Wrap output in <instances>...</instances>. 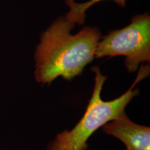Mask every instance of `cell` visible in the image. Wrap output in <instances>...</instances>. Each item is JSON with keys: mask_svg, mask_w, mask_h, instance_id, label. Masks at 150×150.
I'll use <instances>...</instances> for the list:
<instances>
[{"mask_svg": "<svg viewBox=\"0 0 150 150\" xmlns=\"http://www.w3.org/2000/svg\"><path fill=\"white\" fill-rule=\"evenodd\" d=\"M102 129L104 134L122 142L125 150H150V127L135 123L126 113Z\"/></svg>", "mask_w": 150, "mask_h": 150, "instance_id": "4", "label": "cell"}, {"mask_svg": "<svg viewBox=\"0 0 150 150\" xmlns=\"http://www.w3.org/2000/svg\"><path fill=\"white\" fill-rule=\"evenodd\" d=\"M75 25L61 16L41 34L34 54V76L38 83L50 84L59 76L72 80L95 58L102 38L99 29L86 27L72 34Z\"/></svg>", "mask_w": 150, "mask_h": 150, "instance_id": "1", "label": "cell"}, {"mask_svg": "<svg viewBox=\"0 0 150 150\" xmlns=\"http://www.w3.org/2000/svg\"><path fill=\"white\" fill-rule=\"evenodd\" d=\"M125 57V65L134 73L140 65L150 61V16L148 13L136 15L122 29L112 31L101 38L95 58Z\"/></svg>", "mask_w": 150, "mask_h": 150, "instance_id": "3", "label": "cell"}, {"mask_svg": "<svg viewBox=\"0 0 150 150\" xmlns=\"http://www.w3.org/2000/svg\"><path fill=\"white\" fill-rule=\"evenodd\" d=\"M95 74L93 91L83 115L71 130L56 135L46 150H87L88 140L94 133L106 124L125 115L127 105L140 93L137 84L149 75V64L141 65L132 85L122 95L110 101L101 97L103 86L107 79L99 67L92 68Z\"/></svg>", "mask_w": 150, "mask_h": 150, "instance_id": "2", "label": "cell"}, {"mask_svg": "<svg viewBox=\"0 0 150 150\" xmlns=\"http://www.w3.org/2000/svg\"><path fill=\"white\" fill-rule=\"evenodd\" d=\"M105 0H90L84 3L75 2L74 0H65V3L70 10L65 14V17L69 21L75 24H83L86 20V13L88 9L99 1ZM118 6L125 7L126 6V0H111Z\"/></svg>", "mask_w": 150, "mask_h": 150, "instance_id": "5", "label": "cell"}]
</instances>
